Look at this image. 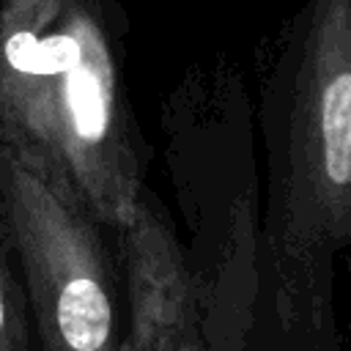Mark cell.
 Listing matches in <instances>:
<instances>
[{
	"mask_svg": "<svg viewBox=\"0 0 351 351\" xmlns=\"http://www.w3.org/2000/svg\"><path fill=\"white\" fill-rule=\"evenodd\" d=\"M261 302L271 351H346L337 258L351 247V0H304L266 93Z\"/></svg>",
	"mask_w": 351,
	"mask_h": 351,
	"instance_id": "1",
	"label": "cell"
},
{
	"mask_svg": "<svg viewBox=\"0 0 351 351\" xmlns=\"http://www.w3.org/2000/svg\"><path fill=\"white\" fill-rule=\"evenodd\" d=\"M0 140L123 236L145 184L101 0H0Z\"/></svg>",
	"mask_w": 351,
	"mask_h": 351,
	"instance_id": "2",
	"label": "cell"
},
{
	"mask_svg": "<svg viewBox=\"0 0 351 351\" xmlns=\"http://www.w3.org/2000/svg\"><path fill=\"white\" fill-rule=\"evenodd\" d=\"M5 206L38 351H118L115 266L101 222L0 140Z\"/></svg>",
	"mask_w": 351,
	"mask_h": 351,
	"instance_id": "3",
	"label": "cell"
},
{
	"mask_svg": "<svg viewBox=\"0 0 351 351\" xmlns=\"http://www.w3.org/2000/svg\"><path fill=\"white\" fill-rule=\"evenodd\" d=\"M0 351H38L30 302L11 236V222L0 200Z\"/></svg>",
	"mask_w": 351,
	"mask_h": 351,
	"instance_id": "4",
	"label": "cell"
},
{
	"mask_svg": "<svg viewBox=\"0 0 351 351\" xmlns=\"http://www.w3.org/2000/svg\"><path fill=\"white\" fill-rule=\"evenodd\" d=\"M132 351H208L203 335V313H192L145 332L129 335Z\"/></svg>",
	"mask_w": 351,
	"mask_h": 351,
	"instance_id": "5",
	"label": "cell"
},
{
	"mask_svg": "<svg viewBox=\"0 0 351 351\" xmlns=\"http://www.w3.org/2000/svg\"><path fill=\"white\" fill-rule=\"evenodd\" d=\"M343 263H346V274H348V285H351V247L346 250V255H343ZM348 324H351V318H348Z\"/></svg>",
	"mask_w": 351,
	"mask_h": 351,
	"instance_id": "6",
	"label": "cell"
},
{
	"mask_svg": "<svg viewBox=\"0 0 351 351\" xmlns=\"http://www.w3.org/2000/svg\"><path fill=\"white\" fill-rule=\"evenodd\" d=\"M118 351H132V343H129V337H126V340L118 346Z\"/></svg>",
	"mask_w": 351,
	"mask_h": 351,
	"instance_id": "7",
	"label": "cell"
}]
</instances>
